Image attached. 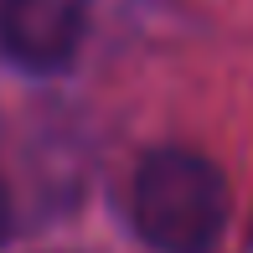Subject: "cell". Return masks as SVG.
Returning <instances> with one entry per match:
<instances>
[{
    "mask_svg": "<svg viewBox=\"0 0 253 253\" xmlns=\"http://www.w3.org/2000/svg\"><path fill=\"white\" fill-rule=\"evenodd\" d=\"M88 31V0H0V52L31 73L67 67Z\"/></svg>",
    "mask_w": 253,
    "mask_h": 253,
    "instance_id": "2",
    "label": "cell"
},
{
    "mask_svg": "<svg viewBox=\"0 0 253 253\" xmlns=\"http://www.w3.org/2000/svg\"><path fill=\"white\" fill-rule=\"evenodd\" d=\"M5 227H10V202H5V186H0V238H5Z\"/></svg>",
    "mask_w": 253,
    "mask_h": 253,
    "instance_id": "3",
    "label": "cell"
},
{
    "mask_svg": "<svg viewBox=\"0 0 253 253\" xmlns=\"http://www.w3.org/2000/svg\"><path fill=\"white\" fill-rule=\"evenodd\" d=\"M129 217L155 253H212L227 227V181L197 150H155L134 170Z\"/></svg>",
    "mask_w": 253,
    "mask_h": 253,
    "instance_id": "1",
    "label": "cell"
}]
</instances>
